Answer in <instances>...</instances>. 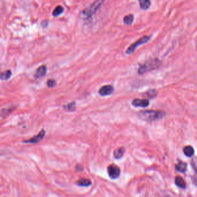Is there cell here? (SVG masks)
Listing matches in <instances>:
<instances>
[{
	"label": "cell",
	"mask_w": 197,
	"mask_h": 197,
	"mask_svg": "<svg viewBox=\"0 0 197 197\" xmlns=\"http://www.w3.org/2000/svg\"><path fill=\"white\" fill-rule=\"evenodd\" d=\"M140 7L143 10L149 9L150 6V0H138Z\"/></svg>",
	"instance_id": "12"
},
{
	"label": "cell",
	"mask_w": 197,
	"mask_h": 197,
	"mask_svg": "<svg viewBox=\"0 0 197 197\" xmlns=\"http://www.w3.org/2000/svg\"><path fill=\"white\" fill-rule=\"evenodd\" d=\"M75 102H72L71 103H70L69 104L67 105V106H64L65 108L67 109L68 110H75Z\"/></svg>",
	"instance_id": "19"
},
{
	"label": "cell",
	"mask_w": 197,
	"mask_h": 197,
	"mask_svg": "<svg viewBox=\"0 0 197 197\" xmlns=\"http://www.w3.org/2000/svg\"><path fill=\"white\" fill-rule=\"evenodd\" d=\"M132 104L136 107H142L145 108L147 107L149 104V102L147 99H135L132 102Z\"/></svg>",
	"instance_id": "8"
},
{
	"label": "cell",
	"mask_w": 197,
	"mask_h": 197,
	"mask_svg": "<svg viewBox=\"0 0 197 197\" xmlns=\"http://www.w3.org/2000/svg\"><path fill=\"white\" fill-rule=\"evenodd\" d=\"M47 67L45 65H41L35 72L34 75L35 78H40L44 76L47 74Z\"/></svg>",
	"instance_id": "9"
},
{
	"label": "cell",
	"mask_w": 197,
	"mask_h": 197,
	"mask_svg": "<svg viewBox=\"0 0 197 197\" xmlns=\"http://www.w3.org/2000/svg\"><path fill=\"white\" fill-rule=\"evenodd\" d=\"M150 36H144L142 37L141 38H140L138 41H136L135 43H133V44H132L130 47L128 48L127 50H126V53L128 54L133 53L138 47L140 45H142L144 43H147L148 41L150 40Z\"/></svg>",
	"instance_id": "2"
},
{
	"label": "cell",
	"mask_w": 197,
	"mask_h": 197,
	"mask_svg": "<svg viewBox=\"0 0 197 197\" xmlns=\"http://www.w3.org/2000/svg\"><path fill=\"white\" fill-rule=\"evenodd\" d=\"M64 12V8L63 6H57L53 11V15L54 16H58L59 15H60L61 14H62Z\"/></svg>",
	"instance_id": "17"
},
{
	"label": "cell",
	"mask_w": 197,
	"mask_h": 197,
	"mask_svg": "<svg viewBox=\"0 0 197 197\" xmlns=\"http://www.w3.org/2000/svg\"><path fill=\"white\" fill-rule=\"evenodd\" d=\"M56 85V81L54 79H49L47 81V85L49 87H54Z\"/></svg>",
	"instance_id": "20"
},
{
	"label": "cell",
	"mask_w": 197,
	"mask_h": 197,
	"mask_svg": "<svg viewBox=\"0 0 197 197\" xmlns=\"http://www.w3.org/2000/svg\"><path fill=\"white\" fill-rule=\"evenodd\" d=\"M183 152L186 156L190 157L194 155V150L192 147H191L190 146H185V147H184Z\"/></svg>",
	"instance_id": "14"
},
{
	"label": "cell",
	"mask_w": 197,
	"mask_h": 197,
	"mask_svg": "<svg viewBox=\"0 0 197 197\" xmlns=\"http://www.w3.org/2000/svg\"><path fill=\"white\" fill-rule=\"evenodd\" d=\"M45 133H46L45 131L44 130H42L38 135H35V136L33 137V138H30L29 140H24V141H23V142L26 143H38L43 139V137L45 135Z\"/></svg>",
	"instance_id": "5"
},
{
	"label": "cell",
	"mask_w": 197,
	"mask_h": 197,
	"mask_svg": "<svg viewBox=\"0 0 197 197\" xmlns=\"http://www.w3.org/2000/svg\"><path fill=\"white\" fill-rule=\"evenodd\" d=\"M92 183L90 180L85 178H81L76 181V185L81 187H88L92 185Z\"/></svg>",
	"instance_id": "10"
},
{
	"label": "cell",
	"mask_w": 197,
	"mask_h": 197,
	"mask_svg": "<svg viewBox=\"0 0 197 197\" xmlns=\"http://www.w3.org/2000/svg\"><path fill=\"white\" fill-rule=\"evenodd\" d=\"M193 181L195 183V185H197V171L193 176Z\"/></svg>",
	"instance_id": "21"
},
{
	"label": "cell",
	"mask_w": 197,
	"mask_h": 197,
	"mask_svg": "<svg viewBox=\"0 0 197 197\" xmlns=\"http://www.w3.org/2000/svg\"><path fill=\"white\" fill-rule=\"evenodd\" d=\"M175 183L176 185L179 187L180 188H185L186 186L185 181L181 176H177L175 178Z\"/></svg>",
	"instance_id": "15"
},
{
	"label": "cell",
	"mask_w": 197,
	"mask_h": 197,
	"mask_svg": "<svg viewBox=\"0 0 197 197\" xmlns=\"http://www.w3.org/2000/svg\"><path fill=\"white\" fill-rule=\"evenodd\" d=\"M104 0H96L93 4L91 5L87 9H86L84 11V15L86 16L87 17H90L93 15L94 13L97 11V10L103 4Z\"/></svg>",
	"instance_id": "3"
},
{
	"label": "cell",
	"mask_w": 197,
	"mask_h": 197,
	"mask_svg": "<svg viewBox=\"0 0 197 197\" xmlns=\"http://www.w3.org/2000/svg\"><path fill=\"white\" fill-rule=\"evenodd\" d=\"M124 153H125V149L123 147H119L114 151L113 156L116 159H120L123 156Z\"/></svg>",
	"instance_id": "11"
},
{
	"label": "cell",
	"mask_w": 197,
	"mask_h": 197,
	"mask_svg": "<svg viewBox=\"0 0 197 197\" xmlns=\"http://www.w3.org/2000/svg\"><path fill=\"white\" fill-rule=\"evenodd\" d=\"M124 23L127 24V25H131V24L133 23V15L130 14L128 15L127 16H125L123 19Z\"/></svg>",
	"instance_id": "18"
},
{
	"label": "cell",
	"mask_w": 197,
	"mask_h": 197,
	"mask_svg": "<svg viewBox=\"0 0 197 197\" xmlns=\"http://www.w3.org/2000/svg\"><path fill=\"white\" fill-rule=\"evenodd\" d=\"M107 171L109 176L112 179H116L120 176V169L114 164L109 165L107 168Z\"/></svg>",
	"instance_id": "4"
},
{
	"label": "cell",
	"mask_w": 197,
	"mask_h": 197,
	"mask_svg": "<svg viewBox=\"0 0 197 197\" xmlns=\"http://www.w3.org/2000/svg\"><path fill=\"white\" fill-rule=\"evenodd\" d=\"M157 62V61L156 60H153V61H151L150 62H149V63H147L142 65L139 68V71H138L139 74H142L146 72V71L151 70V68H154L156 67V65L157 64L156 63Z\"/></svg>",
	"instance_id": "6"
},
{
	"label": "cell",
	"mask_w": 197,
	"mask_h": 197,
	"mask_svg": "<svg viewBox=\"0 0 197 197\" xmlns=\"http://www.w3.org/2000/svg\"><path fill=\"white\" fill-rule=\"evenodd\" d=\"M12 76V72L10 70H6L5 71L1 73L0 78L2 81H6L11 78Z\"/></svg>",
	"instance_id": "16"
},
{
	"label": "cell",
	"mask_w": 197,
	"mask_h": 197,
	"mask_svg": "<svg viewBox=\"0 0 197 197\" xmlns=\"http://www.w3.org/2000/svg\"><path fill=\"white\" fill-rule=\"evenodd\" d=\"M139 116L142 119L146 121H155L165 116V112L158 110H144L140 112Z\"/></svg>",
	"instance_id": "1"
},
{
	"label": "cell",
	"mask_w": 197,
	"mask_h": 197,
	"mask_svg": "<svg viewBox=\"0 0 197 197\" xmlns=\"http://www.w3.org/2000/svg\"><path fill=\"white\" fill-rule=\"evenodd\" d=\"M114 92V87L111 85H105L101 87L98 93L101 96H106L112 94Z\"/></svg>",
	"instance_id": "7"
},
{
	"label": "cell",
	"mask_w": 197,
	"mask_h": 197,
	"mask_svg": "<svg viewBox=\"0 0 197 197\" xmlns=\"http://www.w3.org/2000/svg\"><path fill=\"white\" fill-rule=\"evenodd\" d=\"M175 168H176V169L178 171H179V172L184 173L187 170V164H185V162L180 161L176 165Z\"/></svg>",
	"instance_id": "13"
}]
</instances>
